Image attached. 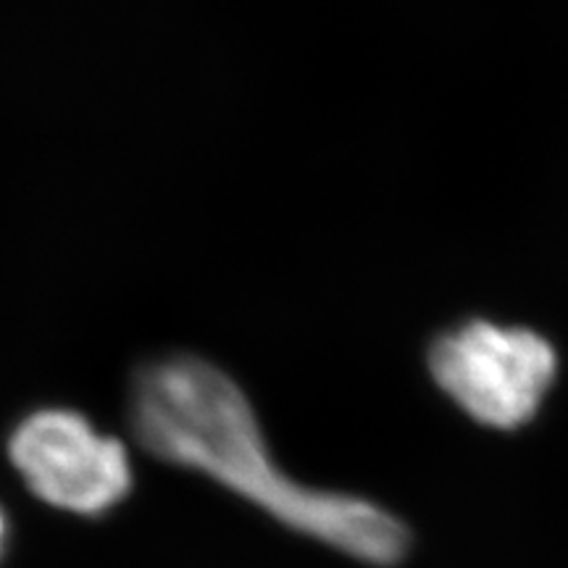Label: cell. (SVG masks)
<instances>
[{
  "label": "cell",
  "mask_w": 568,
  "mask_h": 568,
  "mask_svg": "<svg viewBox=\"0 0 568 568\" xmlns=\"http://www.w3.org/2000/svg\"><path fill=\"white\" fill-rule=\"evenodd\" d=\"M130 414L153 456L203 471L290 529L382 566L408 548L406 527L382 508L290 479L268 456L243 389L209 361L174 355L142 368Z\"/></svg>",
  "instance_id": "obj_1"
},
{
  "label": "cell",
  "mask_w": 568,
  "mask_h": 568,
  "mask_svg": "<svg viewBox=\"0 0 568 568\" xmlns=\"http://www.w3.org/2000/svg\"><path fill=\"white\" fill-rule=\"evenodd\" d=\"M429 366L468 416L510 429L535 416L556 376V353L535 332L474 322L439 339Z\"/></svg>",
  "instance_id": "obj_2"
},
{
  "label": "cell",
  "mask_w": 568,
  "mask_h": 568,
  "mask_svg": "<svg viewBox=\"0 0 568 568\" xmlns=\"http://www.w3.org/2000/svg\"><path fill=\"white\" fill-rule=\"evenodd\" d=\"M9 456L40 500L80 516L105 514L132 485L124 445L67 408L27 416L9 439Z\"/></svg>",
  "instance_id": "obj_3"
},
{
  "label": "cell",
  "mask_w": 568,
  "mask_h": 568,
  "mask_svg": "<svg viewBox=\"0 0 568 568\" xmlns=\"http://www.w3.org/2000/svg\"><path fill=\"white\" fill-rule=\"evenodd\" d=\"M3 545H6V518H3V510H0V552H3Z\"/></svg>",
  "instance_id": "obj_4"
}]
</instances>
